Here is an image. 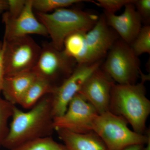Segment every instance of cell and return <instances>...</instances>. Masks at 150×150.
<instances>
[{
    "label": "cell",
    "instance_id": "cell-15",
    "mask_svg": "<svg viewBox=\"0 0 150 150\" xmlns=\"http://www.w3.org/2000/svg\"><path fill=\"white\" fill-rule=\"evenodd\" d=\"M56 131L67 150H107L104 143L94 132L79 134L64 129Z\"/></svg>",
    "mask_w": 150,
    "mask_h": 150
},
{
    "label": "cell",
    "instance_id": "cell-4",
    "mask_svg": "<svg viewBox=\"0 0 150 150\" xmlns=\"http://www.w3.org/2000/svg\"><path fill=\"white\" fill-rule=\"evenodd\" d=\"M128 124L123 117L108 111L98 115L93 131L101 139L107 150H123L131 145H146L150 140V129L142 135L130 130Z\"/></svg>",
    "mask_w": 150,
    "mask_h": 150
},
{
    "label": "cell",
    "instance_id": "cell-27",
    "mask_svg": "<svg viewBox=\"0 0 150 150\" xmlns=\"http://www.w3.org/2000/svg\"><path fill=\"white\" fill-rule=\"evenodd\" d=\"M144 145L134 144L128 146L124 148L123 150H141Z\"/></svg>",
    "mask_w": 150,
    "mask_h": 150
},
{
    "label": "cell",
    "instance_id": "cell-26",
    "mask_svg": "<svg viewBox=\"0 0 150 150\" xmlns=\"http://www.w3.org/2000/svg\"><path fill=\"white\" fill-rule=\"evenodd\" d=\"M8 8V3L6 0H0V13L6 11Z\"/></svg>",
    "mask_w": 150,
    "mask_h": 150
},
{
    "label": "cell",
    "instance_id": "cell-13",
    "mask_svg": "<svg viewBox=\"0 0 150 150\" xmlns=\"http://www.w3.org/2000/svg\"><path fill=\"white\" fill-rule=\"evenodd\" d=\"M133 0L125 6L120 15L104 12L106 23L118 34L119 38L130 45L137 37L142 27L141 17L133 4Z\"/></svg>",
    "mask_w": 150,
    "mask_h": 150
},
{
    "label": "cell",
    "instance_id": "cell-22",
    "mask_svg": "<svg viewBox=\"0 0 150 150\" xmlns=\"http://www.w3.org/2000/svg\"><path fill=\"white\" fill-rule=\"evenodd\" d=\"M132 0H98L94 2L96 4L102 8L104 12L110 14H115L116 12L125 6Z\"/></svg>",
    "mask_w": 150,
    "mask_h": 150
},
{
    "label": "cell",
    "instance_id": "cell-23",
    "mask_svg": "<svg viewBox=\"0 0 150 150\" xmlns=\"http://www.w3.org/2000/svg\"><path fill=\"white\" fill-rule=\"evenodd\" d=\"M8 8L3 14L2 19L14 18L21 13L26 0H8Z\"/></svg>",
    "mask_w": 150,
    "mask_h": 150
},
{
    "label": "cell",
    "instance_id": "cell-20",
    "mask_svg": "<svg viewBox=\"0 0 150 150\" xmlns=\"http://www.w3.org/2000/svg\"><path fill=\"white\" fill-rule=\"evenodd\" d=\"M15 106L0 96V146L8 134L9 119L12 117Z\"/></svg>",
    "mask_w": 150,
    "mask_h": 150
},
{
    "label": "cell",
    "instance_id": "cell-17",
    "mask_svg": "<svg viewBox=\"0 0 150 150\" xmlns=\"http://www.w3.org/2000/svg\"><path fill=\"white\" fill-rule=\"evenodd\" d=\"M86 33L77 32L68 35L65 38L63 50L70 57L80 64L83 55Z\"/></svg>",
    "mask_w": 150,
    "mask_h": 150
},
{
    "label": "cell",
    "instance_id": "cell-9",
    "mask_svg": "<svg viewBox=\"0 0 150 150\" xmlns=\"http://www.w3.org/2000/svg\"><path fill=\"white\" fill-rule=\"evenodd\" d=\"M104 60L91 64H77L74 71L51 94L54 118L61 116L68 105L90 75L102 65Z\"/></svg>",
    "mask_w": 150,
    "mask_h": 150
},
{
    "label": "cell",
    "instance_id": "cell-7",
    "mask_svg": "<svg viewBox=\"0 0 150 150\" xmlns=\"http://www.w3.org/2000/svg\"><path fill=\"white\" fill-rule=\"evenodd\" d=\"M3 42L5 76L33 69L41 48L32 38L26 35Z\"/></svg>",
    "mask_w": 150,
    "mask_h": 150
},
{
    "label": "cell",
    "instance_id": "cell-12",
    "mask_svg": "<svg viewBox=\"0 0 150 150\" xmlns=\"http://www.w3.org/2000/svg\"><path fill=\"white\" fill-rule=\"evenodd\" d=\"M2 21L5 28L4 40L32 34L48 35L46 28L34 15L32 0H26L24 9L18 16L14 18L2 19Z\"/></svg>",
    "mask_w": 150,
    "mask_h": 150
},
{
    "label": "cell",
    "instance_id": "cell-28",
    "mask_svg": "<svg viewBox=\"0 0 150 150\" xmlns=\"http://www.w3.org/2000/svg\"><path fill=\"white\" fill-rule=\"evenodd\" d=\"M141 150H150V140L143 147Z\"/></svg>",
    "mask_w": 150,
    "mask_h": 150
},
{
    "label": "cell",
    "instance_id": "cell-3",
    "mask_svg": "<svg viewBox=\"0 0 150 150\" xmlns=\"http://www.w3.org/2000/svg\"><path fill=\"white\" fill-rule=\"evenodd\" d=\"M37 18L46 28L51 43L59 50L64 49L65 38L77 32L87 33L96 24L99 17L78 8H64L51 13H35Z\"/></svg>",
    "mask_w": 150,
    "mask_h": 150
},
{
    "label": "cell",
    "instance_id": "cell-19",
    "mask_svg": "<svg viewBox=\"0 0 150 150\" xmlns=\"http://www.w3.org/2000/svg\"><path fill=\"white\" fill-rule=\"evenodd\" d=\"M83 1L80 0H32V6L36 12L47 13Z\"/></svg>",
    "mask_w": 150,
    "mask_h": 150
},
{
    "label": "cell",
    "instance_id": "cell-24",
    "mask_svg": "<svg viewBox=\"0 0 150 150\" xmlns=\"http://www.w3.org/2000/svg\"><path fill=\"white\" fill-rule=\"evenodd\" d=\"M133 4L142 19V23L150 25V0H133Z\"/></svg>",
    "mask_w": 150,
    "mask_h": 150
},
{
    "label": "cell",
    "instance_id": "cell-14",
    "mask_svg": "<svg viewBox=\"0 0 150 150\" xmlns=\"http://www.w3.org/2000/svg\"><path fill=\"white\" fill-rule=\"evenodd\" d=\"M36 77L33 70L6 76L1 92L4 99L14 105H20L28 90Z\"/></svg>",
    "mask_w": 150,
    "mask_h": 150
},
{
    "label": "cell",
    "instance_id": "cell-11",
    "mask_svg": "<svg viewBox=\"0 0 150 150\" xmlns=\"http://www.w3.org/2000/svg\"><path fill=\"white\" fill-rule=\"evenodd\" d=\"M115 83L100 67L88 78L79 93L98 114H102L109 110L111 90Z\"/></svg>",
    "mask_w": 150,
    "mask_h": 150
},
{
    "label": "cell",
    "instance_id": "cell-16",
    "mask_svg": "<svg viewBox=\"0 0 150 150\" xmlns=\"http://www.w3.org/2000/svg\"><path fill=\"white\" fill-rule=\"evenodd\" d=\"M55 89L48 81L37 76L28 90L20 105L25 109H30L43 97L52 93Z\"/></svg>",
    "mask_w": 150,
    "mask_h": 150
},
{
    "label": "cell",
    "instance_id": "cell-5",
    "mask_svg": "<svg viewBox=\"0 0 150 150\" xmlns=\"http://www.w3.org/2000/svg\"><path fill=\"white\" fill-rule=\"evenodd\" d=\"M100 68L117 84L137 83L142 72L140 62L131 46L119 38L108 51Z\"/></svg>",
    "mask_w": 150,
    "mask_h": 150
},
{
    "label": "cell",
    "instance_id": "cell-6",
    "mask_svg": "<svg viewBox=\"0 0 150 150\" xmlns=\"http://www.w3.org/2000/svg\"><path fill=\"white\" fill-rule=\"evenodd\" d=\"M39 58L33 71L48 81L56 88L74 70L77 63L64 50H59L48 42L43 43Z\"/></svg>",
    "mask_w": 150,
    "mask_h": 150
},
{
    "label": "cell",
    "instance_id": "cell-1",
    "mask_svg": "<svg viewBox=\"0 0 150 150\" xmlns=\"http://www.w3.org/2000/svg\"><path fill=\"white\" fill-rule=\"evenodd\" d=\"M28 111L16 106L8 134L2 146L10 150L31 140L51 137L54 131L51 94L43 97Z\"/></svg>",
    "mask_w": 150,
    "mask_h": 150
},
{
    "label": "cell",
    "instance_id": "cell-18",
    "mask_svg": "<svg viewBox=\"0 0 150 150\" xmlns=\"http://www.w3.org/2000/svg\"><path fill=\"white\" fill-rule=\"evenodd\" d=\"M10 150H67L65 146L59 144L51 137L31 140Z\"/></svg>",
    "mask_w": 150,
    "mask_h": 150
},
{
    "label": "cell",
    "instance_id": "cell-10",
    "mask_svg": "<svg viewBox=\"0 0 150 150\" xmlns=\"http://www.w3.org/2000/svg\"><path fill=\"white\" fill-rule=\"evenodd\" d=\"M119 38L118 34L108 26L103 14L95 25L86 33L83 55L79 64H91L104 60Z\"/></svg>",
    "mask_w": 150,
    "mask_h": 150
},
{
    "label": "cell",
    "instance_id": "cell-25",
    "mask_svg": "<svg viewBox=\"0 0 150 150\" xmlns=\"http://www.w3.org/2000/svg\"><path fill=\"white\" fill-rule=\"evenodd\" d=\"M4 42L0 40V95L1 93L4 80L5 77L4 62Z\"/></svg>",
    "mask_w": 150,
    "mask_h": 150
},
{
    "label": "cell",
    "instance_id": "cell-8",
    "mask_svg": "<svg viewBox=\"0 0 150 150\" xmlns=\"http://www.w3.org/2000/svg\"><path fill=\"white\" fill-rule=\"evenodd\" d=\"M98 115L93 106L78 93L69 103L64 113L54 118V131L64 129L79 134L93 132L94 123Z\"/></svg>",
    "mask_w": 150,
    "mask_h": 150
},
{
    "label": "cell",
    "instance_id": "cell-21",
    "mask_svg": "<svg viewBox=\"0 0 150 150\" xmlns=\"http://www.w3.org/2000/svg\"><path fill=\"white\" fill-rule=\"evenodd\" d=\"M130 46L138 57L144 54H150V25L142 26L139 34Z\"/></svg>",
    "mask_w": 150,
    "mask_h": 150
},
{
    "label": "cell",
    "instance_id": "cell-2",
    "mask_svg": "<svg viewBox=\"0 0 150 150\" xmlns=\"http://www.w3.org/2000/svg\"><path fill=\"white\" fill-rule=\"evenodd\" d=\"M141 77L142 80L136 83L113 84L109 111L125 118L134 132L144 135L147 129L146 123L150 113V101L146 96L144 85L148 78L143 74Z\"/></svg>",
    "mask_w": 150,
    "mask_h": 150
}]
</instances>
